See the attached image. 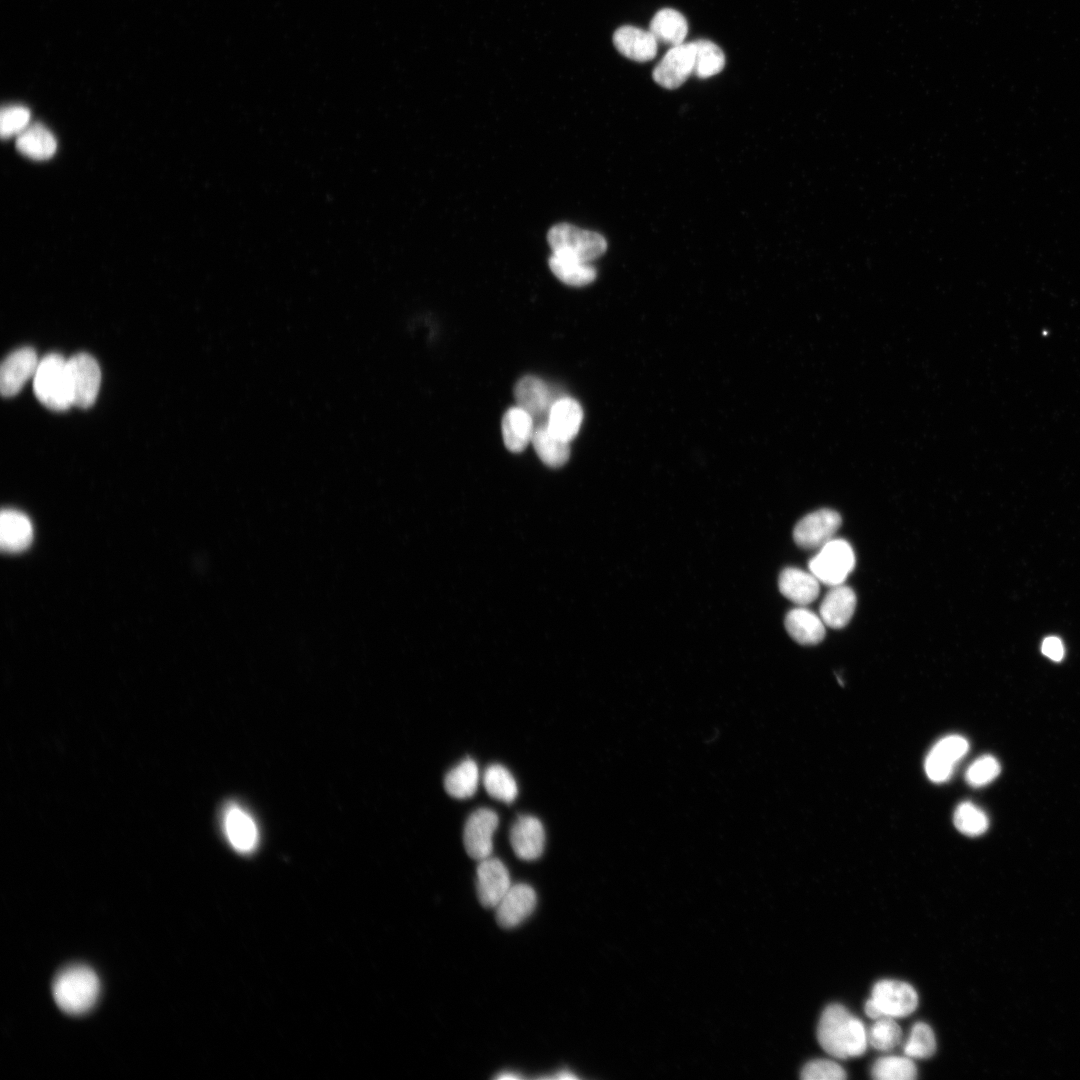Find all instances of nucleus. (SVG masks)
Wrapping results in <instances>:
<instances>
[{"label":"nucleus","mask_w":1080,"mask_h":1080,"mask_svg":"<svg viewBox=\"0 0 1080 1080\" xmlns=\"http://www.w3.org/2000/svg\"><path fill=\"white\" fill-rule=\"evenodd\" d=\"M969 743L960 735H949L941 738L929 751L924 769L927 777L935 783H942L950 779L956 764L966 755Z\"/></svg>","instance_id":"obj_8"},{"label":"nucleus","mask_w":1080,"mask_h":1080,"mask_svg":"<svg viewBox=\"0 0 1080 1080\" xmlns=\"http://www.w3.org/2000/svg\"><path fill=\"white\" fill-rule=\"evenodd\" d=\"M1042 653L1053 661H1060L1064 656V647L1057 637H1047L1041 646Z\"/></svg>","instance_id":"obj_39"},{"label":"nucleus","mask_w":1080,"mask_h":1080,"mask_svg":"<svg viewBox=\"0 0 1080 1080\" xmlns=\"http://www.w3.org/2000/svg\"><path fill=\"white\" fill-rule=\"evenodd\" d=\"M881 1017L901 1018L913 1013L918 1005V995L908 983L898 980H880L872 989L871 998Z\"/></svg>","instance_id":"obj_7"},{"label":"nucleus","mask_w":1080,"mask_h":1080,"mask_svg":"<svg viewBox=\"0 0 1080 1080\" xmlns=\"http://www.w3.org/2000/svg\"><path fill=\"white\" fill-rule=\"evenodd\" d=\"M533 447L541 461L549 467L563 466L569 459V442L556 437L546 423L539 424L533 432Z\"/></svg>","instance_id":"obj_28"},{"label":"nucleus","mask_w":1080,"mask_h":1080,"mask_svg":"<svg viewBox=\"0 0 1080 1080\" xmlns=\"http://www.w3.org/2000/svg\"><path fill=\"white\" fill-rule=\"evenodd\" d=\"M613 43L622 55L637 62L652 60L658 50V41L649 30L629 25L614 32Z\"/></svg>","instance_id":"obj_18"},{"label":"nucleus","mask_w":1080,"mask_h":1080,"mask_svg":"<svg viewBox=\"0 0 1080 1080\" xmlns=\"http://www.w3.org/2000/svg\"><path fill=\"white\" fill-rule=\"evenodd\" d=\"M509 838L514 853L522 860H536L544 851V827L534 816L520 815L510 829Z\"/></svg>","instance_id":"obj_15"},{"label":"nucleus","mask_w":1080,"mask_h":1080,"mask_svg":"<svg viewBox=\"0 0 1080 1080\" xmlns=\"http://www.w3.org/2000/svg\"><path fill=\"white\" fill-rule=\"evenodd\" d=\"M856 607L854 591L843 584L832 586L820 605V617L826 626L840 629L852 618Z\"/></svg>","instance_id":"obj_19"},{"label":"nucleus","mask_w":1080,"mask_h":1080,"mask_svg":"<svg viewBox=\"0 0 1080 1080\" xmlns=\"http://www.w3.org/2000/svg\"><path fill=\"white\" fill-rule=\"evenodd\" d=\"M30 111L20 105L6 106L1 110L0 133L2 138L19 135L29 126Z\"/></svg>","instance_id":"obj_37"},{"label":"nucleus","mask_w":1080,"mask_h":1080,"mask_svg":"<svg viewBox=\"0 0 1080 1080\" xmlns=\"http://www.w3.org/2000/svg\"><path fill=\"white\" fill-rule=\"evenodd\" d=\"M778 586L782 595L802 606L812 603L820 591V582L811 572L795 567L782 570Z\"/></svg>","instance_id":"obj_21"},{"label":"nucleus","mask_w":1080,"mask_h":1080,"mask_svg":"<svg viewBox=\"0 0 1080 1080\" xmlns=\"http://www.w3.org/2000/svg\"><path fill=\"white\" fill-rule=\"evenodd\" d=\"M100 993L97 974L88 966L71 965L61 970L52 983V995L56 1005L70 1015L88 1012Z\"/></svg>","instance_id":"obj_2"},{"label":"nucleus","mask_w":1080,"mask_h":1080,"mask_svg":"<svg viewBox=\"0 0 1080 1080\" xmlns=\"http://www.w3.org/2000/svg\"><path fill=\"white\" fill-rule=\"evenodd\" d=\"M649 31L660 43L677 46L683 43L688 33V23L677 10L664 8L652 18Z\"/></svg>","instance_id":"obj_27"},{"label":"nucleus","mask_w":1080,"mask_h":1080,"mask_svg":"<svg viewBox=\"0 0 1080 1080\" xmlns=\"http://www.w3.org/2000/svg\"><path fill=\"white\" fill-rule=\"evenodd\" d=\"M936 1050V1039L931 1027L924 1022H917L910 1030L904 1045V1053L910 1058L926 1059Z\"/></svg>","instance_id":"obj_34"},{"label":"nucleus","mask_w":1080,"mask_h":1080,"mask_svg":"<svg viewBox=\"0 0 1080 1080\" xmlns=\"http://www.w3.org/2000/svg\"><path fill=\"white\" fill-rule=\"evenodd\" d=\"M693 42L695 45L693 74L705 79L720 73L725 65L723 51L709 40L700 39Z\"/></svg>","instance_id":"obj_31"},{"label":"nucleus","mask_w":1080,"mask_h":1080,"mask_svg":"<svg viewBox=\"0 0 1080 1080\" xmlns=\"http://www.w3.org/2000/svg\"><path fill=\"white\" fill-rule=\"evenodd\" d=\"M547 240L552 251L565 253L587 263L603 255L607 249L606 240L599 233L567 223L553 226L547 234Z\"/></svg>","instance_id":"obj_4"},{"label":"nucleus","mask_w":1080,"mask_h":1080,"mask_svg":"<svg viewBox=\"0 0 1080 1080\" xmlns=\"http://www.w3.org/2000/svg\"><path fill=\"white\" fill-rule=\"evenodd\" d=\"M33 389L37 399L49 409L63 411L73 405L67 360L57 353L42 358L33 376Z\"/></svg>","instance_id":"obj_3"},{"label":"nucleus","mask_w":1080,"mask_h":1080,"mask_svg":"<svg viewBox=\"0 0 1080 1080\" xmlns=\"http://www.w3.org/2000/svg\"><path fill=\"white\" fill-rule=\"evenodd\" d=\"M16 148L23 155L34 160H47L57 149L53 134L42 124H32L17 135Z\"/></svg>","instance_id":"obj_26"},{"label":"nucleus","mask_w":1080,"mask_h":1080,"mask_svg":"<svg viewBox=\"0 0 1080 1080\" xmlns=\"http://www.w3.org/2000/svg\"><path fill=\"white\" fill-rule=\"evenodd\" d=\"M223 830L234 850L241 854L253 852L259 843V829L252 815L240 805L231 803L223 813Z\"/></svg>","instance_id":"obj_13"},{"label":"nucleus","mask_w":1080,"mask_h":1080,"mask_svg":"<svg viewBox=\"0 0 1080 1080\" xmlns=\"http://www.w3.org/2000/svg\"><path fill=\"white\" fill-rule=\"evenodd\" d=\"M548 263L553 274L570 286H585L596 278L593 266L562 252L553 251Z\"/></svg>","instance_id":"obj_25"},{"label":"nucleus","mask_w":1080,"mask_h":1080,"mask_svg":"<svg viewBox=\"0 0 1080 1080\" xmlns=\"http://www.w3.org/2000/svg\"><path fill=\"white\" fill-rule=\"evenodd\" d=\"M953 822L959 832L970 837L982 835L989 827L986 813L969 801L956 807Z\"/></svg>","instance_id":"obj_33"},{"label":"nucleus","mask_w":1080,"mask_h":1080,"mask_svg":"<svg viewBox=\"0 0 1080 1080\" xmlns=\"http://www.w3.org/2000/svg\"><path fill=\"white\" fill-rule=\"evenodd\" d=\"M817 1038L828 1054L840 1059L862 1055L868 1043L863 1023L843 1005L836 1003L824 1009L817 1027Z\"/></svg>","instance_id":"obj_1"},{"label":"nucleus","mask_w":1080,"mask_h":1080,"mask_svg":"<svg viewBox=\"0 0 1080 1080\" xmlns=\"http://www.w3.org/2000/svg\"><path fill=\"white\" fill-rule=\"evenodd\" d=\"M694 42L671 47L653 70V79L667 89L680 87L693 73Z\"/></svg>","instance_id":"obj_11"},{"label":"nucleus","mask_w":1080,"mask_h":1080,"mask_svg":"<svg viewBox=\"0 0 1080 1080\" xmlns=\"http://www.w3.org/2000/svg\"><path fill=\"white\" fill-rule=\"evenodd\" d=\"M1000 771V764L995 757L983 755L970 764L965 779L970 786L982 787L992 782Z\"/></svg>","instance_id":"obj_36"},{"label":"nucleus","mask_w":1080,"mask_h":1080,"mask_svg":"<svg viewBox=\"0 0 1080 1080\" xmlns=\"http://www.w3.org/2000/svg\"><path fill=\"white\" fill-rule=\"evenodd\" d=\"M37 354L31 347H22L10 353L0 368V390L3 396L16 395L26 381L34 376L38 366Z\"/></svg>","instance_id":"obj_14"},{"label":"nucleus","mask_w":1080,"mask_h":1080,"mask_svg":"<svg viewBox=\"0 0 1080 1080\" xmlns=\"http://www.w3.org/2000/svg\"><path fill=\"white\" fill-rule=\"evenodd\" d=\"M871 1076L877 1080H913L917 1068L908 1056H885L875 1061Z\"/></svg>","instance_id":"obj_32"},{"label":"nucleus","mask_w":1080,"mask_h":1080,"mask_svg":"<svg viewBox=\"0 0 1080 1080\" xmlns=\"http://www.w3.org/2000/svg\"><path fill=\"white\" fill-rule=\"evenodd\" d=\"M514 396L518 406L534 421L543 417L547 421L550 409L558 399L554 398L552 390L542 379L531 375L524 376L516 383Z\"/></svg>","instance_id":"obj_17"},{"label":"nucleus","mask_w":1080,"mask_h":1080,"mask_svg":"<svg viewBox=\"0 0 1080 1080\" xmlns=\"http://www.w3.org/2000/svg\"><path fill=\"white\" fill-rule=\"evenodd\" d=\"M841 516L832 509H820L804 516L793 531L794 541L804 549H820L841 526Z\"/></svg>","instance_id":"obj_10"},{"label":"nucleus","mask_w":1080,"mask_h":1080,"mask_svg":"<svg viewBox=\"0 0 1080 1080\" xmlns=\"http://www.w3.org/2000/svg\"><path fill=\"white\" fill-rule=\"evenodd\" d=\"M582 420L581 405L573 398L560 397L552 405L546 425L556 437L570 442L578 434Z\"/></svg>","instance_id":"obj_20"},{"label":"nucleus","mask_w":1080,"mask_h":1080,"mask_svg":"<svg viewBox=\"0 0 1080 1080\" xmlns=\"http://www.w3.org/2000/svg\"><path fill=\"white\" fill-rule=\"evenodd\" d=\"M536 901V893L530 885H512L495 907L497 923L503 928L518 926L533 912Z\"/></svg>","instance_id":"obj_16"},{"label":"nucleus","mask_w":1080,"mask_h":1080,"mask_svg":"<svg viewBox=\"0 0 1080 1080\" xmlns=\"http://www.w3.org/2000/svg\"><path fill=\"white\" fill-rule=\"evenodd\" d=\"M479 779L477 763L471 758H466L446 774L444 788L453 798H470L477 791Z\"/></svg>","instance_id":"obj_29"},{"label":"nucleus","mask_w":1080,"mask_h":1080,"mask_svg":"<svg viewBox=\"0 0 1080 1080\" xmlns=\"http://www.w3.org/2000/svg\"><path fill=\"white\" fill-rule=\"evenodd\" d=\"M33 526L30 519L22 512L4 509L0 517V544L7 552L25 550L32 542Z\"/></svg>","instance_id":"obj_22"},{"label":"nucleus","mask_w":1080,"mask_h":1080,"mask_svg":"<svg viewBox=\"0 0 1080 1080\" xmlns=\"http://www.w3.org/2000/svg\"><path fill=\"white\" fill-rule=\"evenodd\" d=\"M502 436L508 450L514 453L523 451L532 440L534 432L533 418L519 406L509 408L502 418Z\"/></svg>","instance_id":"obj_24"},{"label":"nucleus","mask_w":1080,"mask_h":1080,"mask_svg":"<svg viewBox=\"0 0 1080 1080\" xmlns=\"http://www.w3.org/2000/svg\"><path fill=\"white\" fill-rule=\"evenodd\" d=\"M512 886L505 864L494 857L479 861L476 869V890L480 903L495 908Z\"/></svg>","instance_id":"obj_12"},{"label":"nucleus","mask_w":1080,"mask_h":1080,"mask_svg":"<svg viewBox=\"0 0 1080 1080\" xmlns=\"http://www.w3.org/2000/svg\"><path fill=\"white\" fill-rule=\"evenodd\" d=\"M483 785L494 799L512 803L518 795L516 780L510 771L500 764L489 765L483 774Z\"/></svg>","instance_id":"obj_30"},{"label":"nucleus","mask_w":1080,"mask_h":1080,"mask_svg":"<svg viewBox=\"0 0 1080 1080\" xmlns=\"http://www.w3.org/2000/svg\"><path fill=\"white\" fill-rule=\"evenodd\" d=\"M556 1078L560 1079V1080H571V1079H577L578 1077L576 1075L572 1074V1072H570L568 1070H562V1071H560V1073H558Z\"/></svg>","instance_id":"obj_40"},{"label":"nucleus","mask_w":1080,"mask_h":1080,"mask_svg":"<svg viewBox=\"0 0 1080 1080\" xmlns=\"http://www.w3.org/2000/svg\"><path fill=\"white\" fill-rule=\"evenodd\" d=\"M785 627L789 635L802 645L818 644L825 636V623L820 615L803 607L787 613Z\"/></svg>","instance_id":"obj_23"},{"label":"nucleus","mask_w":1080,"mask_h":1080,"mask_svg":"<svg viewBox=\"0 0 1080 1080\" xmlns=\"http://www.w3.org/2000/svg\"><path fill=\"white\" fill-rule=\"evenodd\" d=\"M496 1078L501 1079V1080H507V1079H519V1078H521V1076L516 1075L514 1073H510V1072H505V1073H501Z\"/></svg>","instance_id":"obj_41"},{"label":"nucleus","mask_w":1080,"mask_h":1080,"mask_svg":"<svg viewBox=\"0 0 1080 1080\" xmlns=\"http://www.w3.org/2000/svg\"><path fill=\"white\" fill-rule=\"evenodd\" d=\"M845 1070L836 1062L828 1059H815L805 1064L801 1071L804 1080H843Z\"/></svg>","instance_id":"obj_38"},{"label":"nucleus","mask_w":1080,"mask_h":1080,"mask_svg":"<svg viewBox=\"0 0 1080 1080\" xmlns=\"http://www.w3.org/2000/svg\"><path fill=\"white\" fill-rule=\"evenodd\" d=\"M855 566V554L844 539H832L822 546L808 564L809 571L829 586L843 584Z\"/></svg>","instance_id":"obj_5"},{"label":"nucleus","mask_w":1080,"mask_h":1080,"mask_svg":"<svg viewBox=\"0 0 1080 1080\" xmlns=\"http://www.w3.org/2000/svg\"><path fill=\"white\" fill-rule=\"evenodd\" d=\"M498 824L497 813L489 808H479L468 817L463 831V843L471 858L480 861L491 856L493 835Z\"/></svg>","instance_id":"obj_9"},{"label":"nucleus","mask_w":1080,"mask_h":1080,"mask_svg":"<svg viewBox=\"0 0 1080 1080\" xmlns=\"http://www.w3.org/2000/svg\"><path fill=\"white\" fill-rule=\"evenodd\" d=\"M67 371L72 404L80 408L93 405L101 383L97 361L89 354L78 353L67 359Z\"/></svg>","instance_id":"obj_6"},{"label":"nucleus","mask_w":1080,"mask_h":1080,"mask_svg":"<svg viewBox=\"0 0 1080 1080\" xmlns=\"http://www.w3.org/2000/svg\"><path fill=\"white\" fill-rule=\"evenodd\" d=\"M868 1042L877 1050L888 1051L896 1047L902 1037L900 1026L890 1017H881L870 1027Z\"/></svg>","instance_id":"obj_35"}]
</instances>
